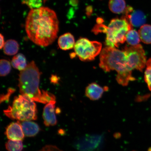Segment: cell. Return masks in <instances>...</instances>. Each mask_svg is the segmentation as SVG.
Here are the masks:
<instances>
[{"mask_svg": "<svg viewBox=\"0 0 151 151\" xmlns=\"http://www.w3.org/2000/svg\"><path fill=\"white\" fill-rule=\"evenodd\" d=\"M28 0H23V1H22V3L23 4H25L26 2H27Z\"/></svg>", "mask_w": 151, "mask_h": 151, "instance_id": "obj_29", "label": "cell"}, {"mask_svg": "<svg viewBox=\"0 0 151 151\" xmlns=\"http://www.w3.org/2000/svg\"><path fill=\"white\" fill-rule=\"evenodd\" d=\"M109 7L111 12L114 14H122L126 10V2L124 0H109Z\"/></svg>", "mask_w": 151, "mask_h": 151, "instance_id": "obj_14", "label": "cell"}, {"mask_svg": "<svg viewBox=\"0 0 151 151\" xmlns=\"http://www.w3.org/2000/svg\"><path fill=\"white\" fill-rule=\"evenodd\" d=\"M31 9L40 8L42 4V0H28L26 3Z\"/></svg>", "mask_w": 151, "mask_h": 151, "instance_id": "obj_22", "label": "cell"}, {"mask_svg": "<svg viewBox=\"0 0 151 151\" xmlns=\"http://www.w3.org/2000/svg\"><path fill=\"white\" fill-rule=\"evenodd\" d=\"M117 134H118V133H117L116 134H115V137L117 138H118L119 137H120V134H118V135H117Z\"/></svg>", "mask_w": 151, "mask_h": 151, "instance_id": "obj_28", "label": "cell"}, {"mask_svg": "<svg viewBox=\"0 0 151 151\" xmlns=\"http://www.w3.org/2000/svg\"><path fill=\"white\" fill-rule=\"evenodd\" d=\"M41 74L35 62L28 64L19 75L18 86L20 94L40 103L47 104L51 101H55L56 97L53 94L40 89Z\"/></svg>", "mask_w": 151, "mask_h": 151, "instance_id": "obj_2", "label": "cell"}, {"mask_svg": "<svg viewBox=\"0 0 151 151\" xmlns=\"http://www.w3.org/2000/svg\"><path fill=\"white\" fill-rule=\"evenodd\" d=\"M47 0H43V1H44V2L45 3V2H46Z\"/></svg>", "mask_w": 151, "mask_h": 151, "instance_id": "obj_30", "label": "cell"}, {"mask_svg": "<svg viewBox=\"0 0 151 151\" xmlns=\"http://www.w3.org/2000/svg\"><path fill=\"white\" fill-rule=\"evenodd\" d=\"M102 46L101 43L98 41L81 38L75 43V53L81 61H92L101 52Z\"/></svg>", "mask_w": 151, "mask_h": 151, "instance_id": "obj_6", "label": "cell"}, {"mask_svg": "<svg viewBox=\"0 0 151 151\" xmlns=\"http://www.w3.org/2000/svg\"><path fill=\"white\" fill-rule=\"evenodd\" d=\"M145 73V80L149 90L151 91V58L147 60Z\"/></svg>", "mask_w": 151, "mask_h": 151, "instance_id": "obj_21", "label": "cell"}, {"mask_svg": "<svg viewBox=\"0 0 151 151\" xmlns=\"http://www.w3.org/2000/svg\"><path fill=\"white\" fill-rule=\"evenodd\" d=\"M4 113L11 119L22 122L37 119V109L35 101L28 96L22 94L15 97L12 105L4 111Z\"/></svg>", "mask_w": 151, "mask_h": 151, "instance_id": "obj_4", "label": "cell"}, {"mask_svg": "<svg viewBox=\"0 0 151 151\" xmlns=\"http://www.w3.org/2000/svg\"><path fill=\"white\" fill-rule=\"evenodd\" d=\"M78 3V0H70V4L73 6H75Z\"/></svg>", "mask_w": 151, "mask_h": 151, "instance_id": "obj_27", "label": "cell"}, {"mask_svg": "<svg viewBox=\"0 0 151 151\" xmlns=\"http://www.w3.org/2000/svg\"><path fill=\"white\" fill-rule=\"evenodd\" d=\"M5 147L8 151H22L23 148L22 141L9 140L6 143Z\"/></svg>", "mask_w": 151, "mask_h": 151, "instance_id": "obj_19", "label": "cell"}, {"mask_svg": "<svg viewBox=\"0 0 151 151\" xmlns=\"http://www.w3.org/2000/svg\"><path fill=\"white\" fill-rule=\"evenodd\" d=\"M4 51L8 55H14L18 52L19 45L17 42L14 40H9L5 43Z\"/></svg>", "mask_w": 151, "mask_h": 151, "instance_id": "obj_17", "label": "cell"}, {"mask_svg": "<svg viewBox=\"0 0 151 151\" xmlns=\"http://www.w3.org/2000/svg\"><path fill=\"white\" fill-rule=\"evenodd\" d=\"M99 67L106 72L116 70L118 73L116 81L122 86H127L129 81L135 80L123 50L109 47L103 49L100 56Z\"/></svg>", "mask_w": 151, "mask_h": 151, "instance_id": "obj_3", "label": "cell"}, {"mask_svg": "<svg viewBox=\"0 0 151 151\" xmlns=\"http://www.w3.org/2000/svg\"><path fill=\"white\" fill-rule=\"evenodd\" d=\"M126 41L128 45L132 46L139 45L140 41L139 32L133 28L130 30L126 35Z\"/></svg>", "mask_w": 151, "mask_h": 151, "instance_id": "obj_18", "label": "cell"}, {"mask_svg": "<svg viewBox=\"0 0 151 151\" xmlns=\"http://www.w3.org/2000/svg\"><path fill=\"white\" fill-rule=\"evenodd\" d=\"M108 89L107 87L103 88L96 83H92L87 87L86 95L90 99L96 101L101 99L104 92Z\"/></svg>", "mask_w": 151, "mask_h": 151, "instance_id": "obj_11", "label": "cell"}, {"mask_svg": "<svg viewBox=\"0 0 151 151\" xmlns=\"http://www.w3.org/2000/svg\"><path fill=\"white\" fill-rule=\"evenodd\" d=\"M11 64L14 68L21 71L24 70L27 65L25 56L22 54L14 56L11 61Z\"/></svg>", "mask_w": 151, "mask_h": 151, "instance_id": "obj_16", "label": "cell"}, {"mask_svg": "<svg viewBox=\"0 0 151 151\" xmlns=\"http://www.w3.org/2000/svg\"><path fill=\"white\" fill-rule=\"evenodd\" d=\"M140 40L146 44H151V25L145 24L141 26L138 32Z\"/></svg>", "mask_w": 151, "mask_h": 151, "instance_id": "obj_15", "label": "cell"}, {"mask_svg": "<svg viewBox=\"0 0 151 151\" xmlns=\"http://www.w3.org/2000/svg\"><path fill=\"white\" fill-rule=\"evenodd\" d=\"M56 101H51L46 104L43 109V118L45 126L49 127L54 126L57 123L55 113Z\"/></svg>", "mask_w": 151, "mask_h": 151, "instance_id": "obj_9", "label": "cell"}, {"mask_svg": "<svg viewBox=\"0 0 151 151\" xmlns=\"http://www.w3.org/2000/svg\"><path fill=\"white\" fill-rule=\"evenodd\" d=\"M15 90L12 88H9L7 93L5 94L1 95V103L5 101H8L11 95L15 91Z\"/></svg>", "mask_w": 151, "mask_h": 151, "instance_id": "obj_23", "label": "cell"}, {"mask_svg": "<svg viewBox=\"0 0 151 151\" xmlns=\"http://www.w3.org/2000/svg\"><path fill=\"white\" fill-rule=\"evenodd\" d=\"M125 16L133 27H138L144 25L146 22V17L140 10H133L131 6L126 7Z\"/></svg>", "mask_w": 151, "mask_h": 151, "instance_id": "obj_8", "label": "cell"}, {"mask_svg": "<svg viewBox=\"0 0 151 151\" xmlns=\"http://www.w3.org/2000/svg\"><path fill=\"white\" fill-rule=\"evenodd\" d=\"M5 134L9 140L14 141H22L24 135L21 124L19 122L9 124L6 129Z\"/></svg>", "mask_w": 151, "mask_h": 151, "instance_id": "obj_10", "label": "cell"}, {"mask_svg": "<svg viewBox=\"0 0 151 151\" xmlns=\"http://www.w3.org/2000/svg\"><path fill=\"white\" fill-rule=\"evenodd\" d=\"M38 151H63L56 146L48 145L43 147Z\"/></svg>", "mask_w": 151, "mask_h": 151, "instance_id": "obj_24", "label": "cell"}, {"mask_svg": "<svg viewBox=\"0 0 151 151\" xmlns=\"http://www.w3.org/2000/svg\"><path fill=\"white\" fill-rule=\"evenodd\" d=\"M125 54L128 67L132 70L135 69L142 72L146 65L147 58L141 45L126 46L122 50Z\"/></svg>", "mask_w": 151, "mask_h": 151, "instance_id": "obj_7", "label": "cell"}, {"mask_svg": "<svg viewBox=\"0 0 151 151\" xmlns=\"http://www.w3.org/2000/svg\"><path fill=\"white\" fill-rule=\"evenodd\" d=\"M132 26L124 16L113 19L106 27L105 44L109 47H118L126 41V35Z\"/></svg>", "mask_w": 151, "mask_h": 151, "instance_id": "obj_5", "label": "cell"}, {"mask_svg": "<svg viewBox=\"0 0 151 151\" xmlns=\"http://www.w3.org/2000/svg\"></svg>", "mask_w": 151, "mask_h": 151, "instance_id": "obj_31", "label": "cell"}, {"mask_svg": "<svg viewBox=\"0 0 151 151\" xmlns=\"http://www.w3.org/2000/svg\"><path fill=\"white\" fill-rule=\"evenodd\" d=\"M21 125L24 134L28 137H33L37 134L40 128L36 123L27 121L22 122Z\"/></svg>", "mask_w": 151, "mask_h": 151, "instance_id": "obj_13", "label": "cell"}, {"mask_svg": "<svg viewBox=\"0 0 151 151\" xmlns=\"http://www.w3.org/2000/svg\"><path fill=\"white\" fill-rule=\"evenodd\" d=\"M51 82L53 83L56 84L58 83L59 81V78L56 75H52L50 78Z\"/></svg>", "mask_w": 151, "mask_h": 151, "instance_id": "obj_25", "label": "cell"}, {"mask_svg": "<svg viewBox=\"0 0 151 151\" xmlns=\"http://www.w3.org/2000/svg\"><path fill=\"white\" fill-rule=\"evenodd\" d=\"M0 42H1V43H0V48L1 49L4 47L5 43L4 42V37L3 35L1 34V35H0Z\"/></svg>", "mask_w": 151, "mask_h": 151, "instance_id": "obj_26", "label": "cell"}, {"mask_svg": "<svg viewBox=\"0 0 151 151\" xmlns=\"http://www.w3.org/2000/svg\"><path fill=\"white\" fill-rule=\"evenodd\" d=\"M25 29L28 37L35 44L42 47L51 45L59 30L56 13L47 7L31 9L26 19Z\"/></svg>", "mask_w": 151, "mask_h": 151, "instance_id": "obj_1", "label": "cell"}, {"mask_svg": "<svg viewBox=\"0 0 151 151\" xmlns=\"http://www.w3.org/2000/svg\"><path fill=\"white\" fill-rule=\"evenodd\" d=\"M58 43L60 48L62 50H67L74 48L75 41L74 37L69 33L64 34L58 39Z\"/></svg>", "mask_w": 151, "mask_h": 151, "instance_id": "obj_12", "label": "cell"}, {"mask_svg": "<svg viewBox=\"0 0 151 151\" xmlns=\"http://www.w3.org/2000/svg\"><path fill=\"white\" fill-rule=\"evenodd\" d=\"M0 63V75L1 76H6L11 70L10 62L7 60L1 59Z\"/></svg>", "mask_w": 151, "mask_h": 151, "instance_id": "obj_20", "label": "cell"}]
</instances>
